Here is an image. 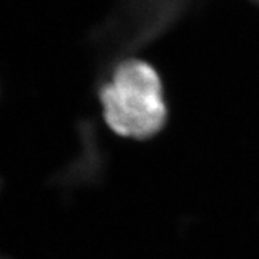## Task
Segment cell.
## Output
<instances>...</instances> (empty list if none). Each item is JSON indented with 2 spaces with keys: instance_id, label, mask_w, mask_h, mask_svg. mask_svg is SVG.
<instances>
[{
  "instance_id": "6da1fadb",
  "label": "cell",
  "mask_w": 259,
  "mask_h": 259,
  "mask_svg": "<svg viewBox=\"0 0 259 259\" xmlns=\"http://www.w3.org/2000/svg\"><path fill=\"white\" fill-rule=\"evenodd\" d=\"M101 102L107 124L122 137H152L167 116L160 78L140 60H128L116 68L101 90Z\"/></svg>"
}]
</instances>
